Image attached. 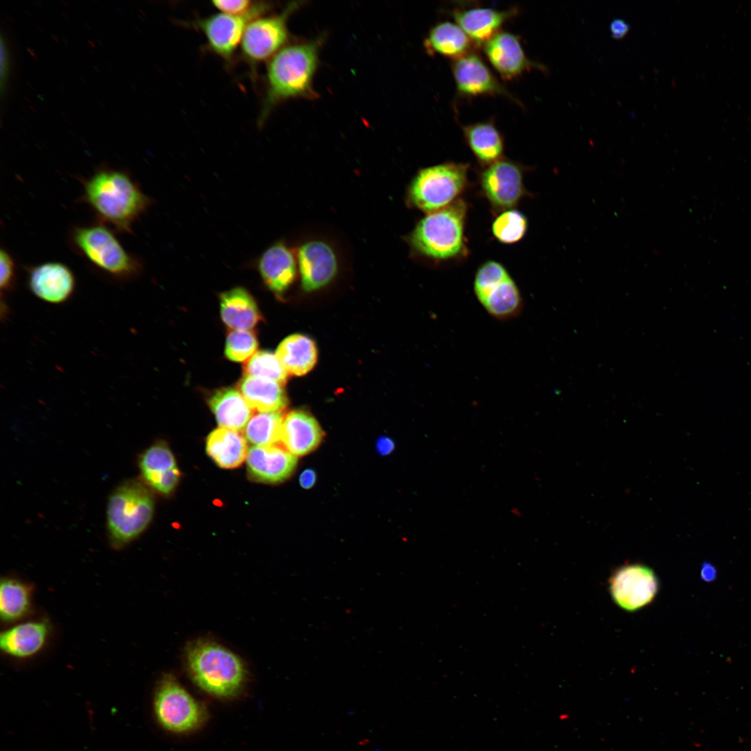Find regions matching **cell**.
I'll use <instances>...</instances> for the list:
<instances>
[{
  "label": "cell",
  "instance_id": "obj_34",
  "mask_svg": "<svg viewBox=\"0 0 751 751\" xmlns=\"http://www.w3.org/2000/svg\"><path fill=\"white\" fill-rule=\"evenodd\" d=\"M527 229V220L521 212L506 210L496 218L492 225L494 237L503 243L511 244L521 240Z\"/></svg>",
  "mask_w": 751,
  "mask_h": 751
},
{
  "label": "cell",
  "instance_id": "obj_17",
  "mask_svg": "<svg viewBox=\"0 0 751 751\" xmlns=\"http://www.w3.org/2000/svg\"><path fill=\"white\" fill-rule=\"evenodd\" d=\"M483 51L496 70L505 79H512L535 66L546 70L540 64L535 65L526 57L518 37L510 32L499 31L483 45Z\"/></svg>",
  "mask_w": 751,
  "mask_h": 751
},
{
  "label": "cell",
  "instance_id": "obj_13",
  "mask_svg": "<svg viewBox=\"0 0 751 751\" xmlns=\"http://www.w3.org/2000/svg\"><path fill=\"white\" fill-rule=\"evenodd\" d=\"M481 185L490 202L502 210H510L517 205L526 192L522 168L502 158L483 171Z\"/></svg>",
  "mask_w": 751,
  "mask_h": 751
},
{
  "label": "cell",
  "instance_id": "obj_40",
  "mask_svg": "<svg viewBox=\"0 0 751 751\" xmlns=\"http://www.w3.org/2000/svg\"><path fill=\"white\" fill-rule=\"evenodd\" d=\"M316 481V473L310 469L303 471L299 478L300 484L301 487L305 489L311 488L314 485Z\"/></svg>",
  "mask_w": 751,
  "mask_h": 751
},
{
  "label": "cell",
  "instance_id": "obj_36",
  "mask_svg": "<svg viewBox=\"0 0 751 751\" xmlns=\"http://www.w3.org/2000/svg\"><path fill=\"white\" fill-rule=\"evenodd\" d=\"M211 3L220 13L246 17L252 20L263 16L271 7L266 1L250 0H215Z\"/></svg>",
  "mask_w": 751,
  "mask_h": 751
},
{
  "label": "cell",
  "instance_id": "obj_18",
  "mask_svg": "<svg viewBox=\"0 0 751 751\" xmlns=\"http://www.w3.org/2000/svg\"><path fill=\"white\" fill-rule=\"evenodd\" d=\"M246 460L250 476L265 483L284 481L293 472L297 464V457L278 444L252 446Z\"/></svg>",
  "mask_w": 751,
  "mask_h": 751
},
{
  "label": "cell",
  "instance_id": "obj_2",
  "mask_svg": "<svg viewBox=\"0 0 751 751\" xmlns=\"http://www.w3.org/2000/svg\"><path fill=\"white\" fill-rule=\"evenodd\" d=\"M323 38L289 44L268 61L266 90L259 123L279 103L291 98L314 99L313 80L319 62Z\"/></svg>",
  "mask_w": 751,
  "mask_h": 751
},
{
  "label": "cell",
  "instance_id": "obj_5",
  "mask_svg": "<svg viewBox=\"0 0 751 751\" xmlns=\"http://www.w3.org/2000/svg\"><path fill=\"white\" fill-rule=\"evenodd\" d=\"M467 205L456 200L449 206L428 213L413 229L410 241L420 255L435 260H447L465 250L464 229Z\"/></svg>",
  "mask_w": 751,
  "mask_h": 751
},
{
  "label": "cell",
  "instance_id": "obj_10",
  "mask_svg": "<svg viewBox=\"0 0 751 751\" xmlns=\"http://www.w3.org/2000/svg\"><path fill=\"white\" fill-rule=\"evenodd\" d=\"M301 3L292 1L278 14L261 16L248 23L241 43V54L246 61L254 65L268 61L286 45L288 19Z\"/></svg>",
  "mask_w": 751,
  "mask_h": 751
},
{
  "label": "cell",
  "instance_id": "obj_37",
  "mask_svg": "<svg viewBox=\"0 0 751 751\" xmlns=\"http://www.w3.org/2000/svg\"><path fill=\"white\" fill-rule=\"evenodd\" d=\"M0 289L1 296L13 291L17 285V264L11 253L0 249Z\"/></svg>",
  "mask_w": 751,
  "mask_h": 751
},
{
  "label": "cell",
  "instance_id": "obj_39",
  "mask_svg": "<svg viewBox=\"0 0 751 751\" xmlns=\"http://www.w3.org/2000/svg\"><path fill=\"white\" fill-rule=\"evenodd\" d=\"M609 29L613 38L620 39L629 31V24L622 18H615L611 22Z\"/></svg>",
  "mask_w": 751,
  "mask_h": 751
},
{
  "label": "cell",
  "instance_id": "obj_26",
  "mask_svg": "<svg viewBox=\"0 0 751 751\" xmlns=\"http://www.w3.org/2000/svg\"><path fill=\"white\" fill-rule=\"evenodd\" d=\"M207 454L220 467L233 469L247 458V440L239 431L225 428L213 430L206 442Z\"/></svg>",
  "mask_w": 751,
  "mask_h": 751
},
{
  "label": "cell",
  "instance_id": "obj_12",
  "mask_svg": "<svg viewBox=\"0 0 751 751\" xmlns=\"http://www.w3.org/2000/svg\"><path fill=\"white\" fill-rule=\"evenodd\" d=\"M24 269L28 289L45 302L62 304L67 301L75 291V275L63 262L46 261L24 266Z\"/></svg>",
  "mask_w": 751,
  "mask_h": 751
},
{
  "label": "cell",
  "instance_id": "obj_25",
  "mask_svg": "<svg viewBox=\"0 0 751 751\" xmlns=\"http://www.w3.org/2000/svg\"><path fill=\"white\" fill-rule=\"evenodd\" d=\"M220 305L223 322L232 330H250L261 320L254 298L243 288L236 287L222 293Z\"/></svg>",
  "mask_w": 751,
  "mask_h": 751
},
{
  "label": "cell",
  "instance_id": "obj_27",
  "mask_svg": "<svg viewBox=\"0 0 751 751\" xmlns=\"http://www.w3.org/2000/svg\"><path fill=\"white\" fill-rule=\"evenodd\" d=\"M239 389L251 408L259 412H282L287 405L282 385L270 380L245 376Z\"/></svg>",
  "mask_w": 751,
  "mask_h": 751
},
{
  "label": "cell",
  "instance_id": "obj_24",
  "mask_svg": "<svg viewBox=\"0 0 751 751\" xmlns=\"http://www.w3.org/2000/svg\"><path fill=\"white\" fill-rule=\"evenodd\" d=\"M208 403L221 428L241 431L252 417V409L241 393L233 388L215 391Z\"/></svg>",
  "mask_w": 751,
  "mask_h": 751
},
{
  "label": "cell",
  "instance_id": "obj_41",
  "mask_svg": "<svg viewBox=\"0 0 751 751\" xmlns=\"http://www.w3.org/2000/svg\"><path fill=\"white\" fill-rule=\"evenodd\" d=\"M717 577L716 567L710 563L705 562L701 567V578L706 582L713 581Z\"/></svg>",
  "mask_w": 751,
  "mask_h": 751
},
{
  "label": "cell",
  "instance_id": "obj_6",
  "mask_svg": "<svg viewBox=\"0 0 751 751\" xmlns=\"http://www.w3.org/2000/svg\"><path fill=\"white\" fill-rule=\"evenodd\" d=\"M154 512L150 491L138 481L129 480L112 492L107 504V529L111 545L122 548L147 527Z\"/></svg>",
  "mask_w": 751,
  "mask_h": 751
},
{
  "label": "cell",
  "instance_id": "obj_21",
  "mask_svg": "<svg viewBox=\"0 0 751 751\" xmlns=\"http://www.w3.org/2000/svg\"><path fill=\"white\" fill-rule=\"evenodd\" d=\"M323 437L320 425L308 412L293 410L284 416L280 443L293 455L302 456L315 450Z\"/></svg>",
  "mask_w": 751,
  "mask_h": 751
},
{
  "label": "cell",
  "instance_id": "obj_3",
  "mask_svg": "<svg viewBox=\"0 0 751 751\" xmlns=\"http://www.w3.org/2000/svg\"><path fill=\"white\" fill-rule=\"evenodd\" d=\"M115 232L99 222L75 225L70 229L68 245L95 270L113 280L125 282L136 278L142 261L127 251Z\"/></svg>",
  "mask_w": 751,
  "mask_h": 751
},
{
  "label": "cell",
  "instance_id": "obj_19",
  "mask_svg": "<svg viewBox=\"0 0 751 751\" xmlns=\"http://www.w3.org/2000/svg\"><path fill=\"white\" fill-rule=\"evenodd\" d=\"M139 469L145 483L162 494H170L180 478L172 453L161 442L152 445L141 455Z\"/></svg>",
  "mask_w": 751,
  "mask_h": 751
},
{
  "label": "cell",
  "instance_id": "obj_4",
  "mask_svg": "<svg viewBox=\"0 0 751 751\" xmlns=\"http://www.w3.org/2000/svg\"><path fill=\"white\" fill-rule=\"evenodd\" d=\"M186 665L195 684L219 698L236 696L243 688L246 670L240 657L214 641L197 640L186 651Z\"/></svg>",
  "mask_w": 751,
  "mask_h": 751
},
{
  "label": "cell",
  "instance_id": "obj_14",
  "mask_svg": "<svg viewBox=\"0 0 751 751\" xmlns=\"http://www.w3.org/2000/svg\"><path fill=\"white\" fill-rule=\"evenodd\" d=\"M251 21L246 17L218 13L193 24L204 35L210 50L229 63L241 45L245 28Z\"/></svg>",
  "mask_w": 751,
  "mask_h": 751
},
{
  "label": "cell",
  "instance_id": "obj_11",
  "mask_svg": "<svg viewBox=\"0 0 751 751\" xmlns=\"http://www.w3.org/2000/svg\"><path fill=\"white\" fill-rule=\"evenodd\" d=\"M659 579L650 567L628 564L616 569L608 581L615 604L627 611H636L650 604L659 590Z\"/></svg>",
  "mask_w": 751,
  "mask_h": 751
},
{
  "label": "cell",
  "instance_id": "obj_42",
  "mask_svg": "<svg viewBox=\"0 0 751 751\" xmlns=\"http://www.w3.org/2000/svg\"><path fill=\"white\" fill-rule=\"evenodd\" d=\"M378 450L382 455L389 453L394 449V443L387 437L380 439L377 444Z\"/></svg>",
  "mask_w": 751,
  "mask_h": 751
},
{
  "label": "cell",
  "instance_id": "obj_8",
  "mask_svg": "<svg viewBox=\"0 0 751 751\" xmlns=\"http://www.w3.org/2000/svg\"><path fill=\"white\" fill-rule=\"evenodd\" d=\"M153 710L160 726L177 734L195 730L207 718L204 706L171 675H165L159 680L154 695Z\"/></svg>",
  "mask_w": 751,
  "mask_h": 751
},
{
  "label": "cell",
  "instance_id": "obj_16",
  "mask_svg": "<svg viewBox=\"0 0 751 751\" xmlns=\"http://www.w3.org/2000/svg\"><path fill=\"white\" fill-rule=\"evenodd\" d=\"M451 67L457 89L461 95L473 97L498 94L513 99L476 53L471 51L454 59Z\"/></svg>",
  "mask_w": 751,
  "mask_h": 751
},
{
  "label": "cell",
  "instance_id": "obj_32",
  "mask_svg": "<svg viewBox=\"0 0 751 751\" xmlns=\"http://www.w3.org/2000/svg\"><path fill=\"white\" fill-rule=\"evenodd\" d=\"M284 415L282 412H259L253 415L244 429V436L257 446L277 445L280 442Z\"/></svg>",
  "mask_w": 751,
  "mask_h": 751
},
{
  "label": "cell",
  "instance_id": "obj_22",
  "mask_svg": "<svg viewBox=\"0 0 751 751\" xmlns=\"http://www.w3.org/2000/svg\"><path fill=\"white\" fill-rule=\"evenodd\" d=\"M257 268L267 287L280 295L293 283L297 273L294 253L282 242L273 244L262 253Z\"/></svg>",
  "mask_w": 751,
  "mask_h": 751
},
{
  "label": "cell",
  "instance_id": "obj_9",
  "mask_svg": "<svg viewBox=\"0 0 751 751\" xmlns=\"http://www.w3.org/2000/svg\"><path fill=\"white\" fill-rule=\"evenodd\" d=\"M474 292L485 312L498 321L514 319L523 311L524 301L518 286L497 261H488L478 268Z\"/></svg>",
  "mask_w": 751,
  "mask_h": 751
},
{
  "label": "cell",
  "instance_id": "obj_31",
  "mask_svg": "<svg viewBox=\"0 0 751 751\" xmlns=\"http://www.w3.org/2000/svg\"><path fill=\"white\" fill-rule=\"evenodd\" d=\"M463 132L469 147L481 163L488 165L501 159L503 140L493 123L469 124L463 127Z\"/></svg>",
  "mask_w": 751,
  "mask_h": 751
},
{
  "label": "cell",
  "instance_id": "obj_28",
  "mask_svg": "<svg viewBox=\"0 0 751 751\" xmlns=\"http://www.w3.org/2000/svg\"><path fill=\"white\" fill-rule=\"evenodd\" d=\"M276 355L286 372L297 376L310 371L317 360L314 341L301 334H291L285 338L277 347Z\"/></svg>",
  "mask_w": 751,
  "mask_h": 751
},
{
  "label": "cell",
  "instance_id": "obj_23",
  "mask_svg": "<svg viewBox=\"0 0 751 751\" xmlns=\"http://www.w3.org/2000/svg\"><path fill=\"white\" fill-rule=\"evenodd\" d=\"M516 9L500 10L491 8L476 7L455 9L453 17L473 42L483 45L499 30L501 25L515 15Z\"/></svg>",
  "mask_w": 751,
  "mask_h": 751
},
{
  "label": "cell",
  "instance_id": "obj_7",
  "mask_svg": "<svg viewBox=\"0 0 751 751\" xmlns=\"http://www.w3.org/2000/svg\"><path fill=\"white\" fill-rule=\"evenodd\" d=\"M467 168V164L448 162L420 170L409 188L412 204L428 213L449 206L465 188Z\"/></svg>",
  "mask_w": 751,
  "mask_h": 751
},
{
  "label": "cell",
  "instance_id": "obj_30",
  "mask_svg": "<svg viewBox=\"0 0 751 751\" xmlns=\"http://www.w3.org/2000/svg\"><path fill=\"white\" fill-rule=\"evenodd\" d=\"M472 44L471 39L458 24L448 21L435 24L425 40V47L428 51L453 60L471 52Z\"/></svg>",
  "mask_w": 751,
  "mask_h": 751
},
{
  "label": "cell",
  "instance_id": "obj_35",
  "mask_svg": "<svg viewBox=\"0 0 751 751\" xmlns=\"http://www.w3.org/2000/svg\"><path fill=\"white\" fill-rule=\"evenodd\" d=\"M258 347L255 333L250 330H232L228 334L225 353L231 361H248Z\"/></svg>",
  "mask_w": 751,
  "mask_h": 751
},
{
  "label": "cell",
  "instance_id": "obj_29",
  "mask_svg": "<svg viewBox=\"0 0 751 751\" xmlns=\"http://www.w3.org/2000/svg\"><path fill=\"white\" fill-rule=\"evenodd\" d=\"M32 586L15 578L4 577L0 585V615L3 622L17 623L28 616L33 605Z\"/></svg>",
  "mask_w": 751,
  "mask_h": 751
},
{
  "label": "cell",
  "instance_id": "obj_1",
  "mask_svg": "<svg viewBox=\"0 0 751 751\" xmlns=\"http://www.w3.org/2000/svg\"><path fill=\"white\" fill-rule=\"evenodd\" d=\"M79 180L83 186L79 202L89 207L97 222L115 232L132 234L134 224L153 202L123 169L101 165Z\"/></svg>",
  "mask_w": 751,
  "mask_h": 751
},
{
  "label": "cell",
  "instance_id": "obj_38",
  "mask_svg": "<svg viewBox=\"0 0 751 751\" xmlns=\"http://www.w3.org/2000/svg\"><path fill=\"white\" fill-rule=\"evenodd\" d=\"M1 90L3 92L10 67V54L3 36H1Z\"/></svg>",
  "mask_w": 751,
  "mask_h": 751
},
{
  "label": "cell",
  "instance_id": "obj_15",
  "mask_svg": "<svg viewBox=\"0 0 751 751\" xmlns=\"http://www.w3.org/2000/svg\"><path fill=\"white\" fill-rule=\"evenodd\" d=\"M302 286L306 291L319 289L330 282L338 270L334 249L321 240L309 241L298 251Z\"/></svg>",
  "mask_w": 751,
  "mask_h": 751
},
{
  "label": "cell",
  "instance_id": "obj_20",
  "mask_svg": "<svg viewBox=\"0 0 751 751\" xmlns=\"http://www.w3.org/2000/svg\"><path fill=\"white\" fill-rule=\"evenodd\" d=\"M51 627L45 620L17 623L1 632L0 647L6 655L29 659L37 655L46 645Z\"/></svg>",
  "mask_w": 751,
  "mask_h": 751
},
{
  "label": "cell",
  "instance_id": "obj_33",
  "mask_svg": "<svg viewBox=\"0 0 751 751\" xmlns=\"http://www.w3.org/2000/svg\"><path fill=\"white\" fill-rule=\"evenodd\" d=\"M245 376L270 380L283 385L288 377L280 359L270 351H259L255 353L244 364Z\"/></svg>",
  "mask_w": 751,
  "mask_h": 751
}]
</instances>
